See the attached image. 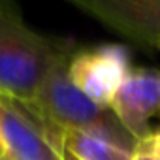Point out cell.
Masks as SVG:
<instances>
[{
  "instance_id": "cell-1",
  "label": "cell",
  "mask_w": 160,
  "mask_h": 160,
  "mask_svg": "<svg viewBox=\"0 0 160 160\" xmlns=\"http://www.w3.org/2000/svg\"><path fill=\"white\" fill-rule=\"evenodd\" d=\"M75 45L27 25L13 0H0V96L30 104L51 66Z\"/></svg>"
},
{
  "instance_id": "cell-2",
  "label": "cell",
  "mask_w": 160,
  "mask_h": 160,
  "mask_svg": "<svg viewBox=\"0 0 160 160\" xmlns=\"http://www.w3.org/2000/svg\"><path fill=\"white\" fill-rule=\"evenodd\" d=\"M73 53L75 49L62 55L51 66L34 100L25 106L53 128L104 134L122 143L124 147L136 151L138 139L121 124L115 113L109 108L94 104L72 83L68 75V64Z\"/></svg>"
},
{
  "instance_id": "cell-3",
  "label": "cell",
  "mask_w": 160,
  "mask_h": 160,
  "mask_svg": "<svg viewBox=\"0 0 160 160\" xmlns=\"http://www.w3.org/2000/svg\"><path fill=\"white\" fill-rule=\"evenodd\" d=\"M0 134L10 160H66L64 130L43 122L25 104L2 96Z\"/></svg>"
},
{
  "instance_id": "cell-4",
  "label": "cell",
  "mask_w": 160,
  "mask_h": 160,
  "mask_svg": "<svg viewBox=\"0 0 160 160\" xmlns=\"http://www.w3.org/2000/svg\"><path fill=\"white\" fill-rule=\"evenodd\" d=\"M130 70V51L119 43L79 49L68 64L72 83L102 108L111 106Z\"/></svg>"
},
{
  "instance_id": "cell-5",
  "label": "cell",
  "mask_w": 160,
  "mask_h": 160,
  "mask_svg": "<svg viewBox=\"0 0 160 160\" xmlns=\"http://www.w3.org/2000/svg\"><path fill=\"white\" fill-rule=\"evenodd\" d=\"M126 40L160 51V0H66Z\"/></svg>"
},
{
  "instance_id": "cell-6",
  "label": "cell",
  "mask_w": 160,
  "mask_h": 160,
  "mask_svg": "<svg viewBox=\"0 0 160 160\" xmlns=\"http://www.w3.org/2000/svg\"><path fill=\"white\" fill-rule=\"evenodd\" d=\"M109 109L138 143L145 139L151 132L149 122L160 117V70L132 68Z\"/></svg>"
},
{
  "instance_id": "cell-7",
  "label": "cell",
  "mask_w": 160,
  "mask_h": 160,
  "mask_svg": "<svg viewBox=\"0 0 160 160\" xmlns=\"http://www.w3.org/2000/svg\"><path fill=\"white\" fill-rule=\"evenodd\" d=\"M136 151L94 132L64 130L66 160H132Z\"/></svg>"
},
{
  "instance_id": "cell-8",
  "label": "cell",
  "mask_w": 160,
  "mask_h": 160,
  "mask_svg": "<svg viewBox=\"0 0 160 160\" xmlns=\"http://www.w3.org/2000/svg\"><path fill=\"white\" fill-rule=\"evenodd\" d=\"M138 149H143V151L151 152L156 160H160V128L151 130L147 134V138L138 143Z\"/></svg>"
},
{
  "instance_id": "cell-9",
  "label": "cell",
  "mask_w": 160,
  "mask_h": 160,
  "mask_svg": "<svg viewBox=\"0 0 160 160\" xmlns=\"http://www.w3.org/2000/svg\"><path fill=\"white\" fill-rule=\"evenodd\" d=\"M132 160H156L151 152H147V151H143V149H136V152H134V156H132Z\"/></svg>"
},
{
  "instance_id": "cell-10",
  "label": "cell",
  "mask_w": 160,
  "mask_h": 160,
  "mask_svg": "<svg viewBox=\"0 0 160 160\" xmlns=\"http://www.w3.org/2000/svg\"><path fill=\"white\" fill-rule=\"evenodd\" d=\"M2 158H8V152H6V147H4V141H2V134H0V160Z\"/></svg>"
},
{
  "instance_id": "cell-11",
  "label": "cell",
  "mask_w": 160,
  "mask_h": 160,
  "mask_svg": "<svg viewBox=\"0 0 160 160\" xmlns=\"http://www.w3.org/2000/svg\"><path fill=\"white\" fill-rule=\"evenodd\" d=\"M2 160H10V158H2Z\"/></svg>"
}]
</instances>
